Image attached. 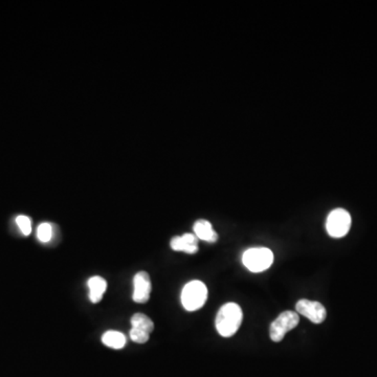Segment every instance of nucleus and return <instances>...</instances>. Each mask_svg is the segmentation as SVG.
<instances>
[{
  "label": "nucleus",
  "mask_w": 377,
  "mask_h": 377,
  "mask_svg": "<svg viewBox=\"0 0 377 377\" xmlns=\"http://www.w3.org/2000/svg\"><path fill=\"white\" fill-rule=\"evenodd\" d=\"M244 320V314L239 305L226 303L220 308L216 316V329L224 338H230L238 332Z\"/></svg>",
  "instance_id": "1"
},
{
  "label": "nucleus",
  "mask_w": 377,
  "mask_h": 377,
  "mask_svg": "<svg viewBox=\"0 0 377 377\" xmlns=\"http://www.w3.org/2000/svg\"><path fill=\"white\" fill-rule=\"evenodd\" d=\"M37 237L40 241L44 242V244L49 242L52 239V237H53L52 224H47V222H43V224H40L38 226Z\"/></svg>",
  "instance_id": "13"
},
{
  "label": "nucleus",
  "mask_w": 377,
  "mask_h": 377,
  "mask_svg": "<svg viewBox=\"0 0 377 377\" xmlns=\"http://www.w3.org/2000/svg\"><path fill=\"white\" fill-rule=\"evenodd\" d=\"M16 224L25 236H29L32 232V222L28 216L19 215L16 218Z\"/></svg>",
  "instance_id": "14"
},
{
  "label": "nucleus",
  "mask_w": 377,
  "mask_h": 377,
  "mask_svg": "<svg viewBox=\"0 0 377 377\" xmlns=\"http://www.w3.org/2000/svg\"><path fill=\"white\" fill-rule=\"evenodd\" d=\"M296 310L298 314H302L314 324H321L324 322L327 316V312L324 306L316 301L302 299L297 303Z\"/></svg>",
  "instance_id": "6"
},
{
  "label": "nucleus",
  "mask_w": 377,
  "mask_h": 377,
  "mask_svg": "<svg viewBox=\"0 0 377 377\" xmlns=\"http://www.w3.org/2000/svg\"><path fill=\"white\" fill-rule=\"evenodd\" d=\"M194 233L198 239L204 240L210 244H215L218 240L217 233L214 230L213 226L208 220H197L194 224Z\"/></svg>",
  "instance_id": "9"
},
{
  "label": "nucleus",
  "mask_w": 377,
  "mask_h": 377,
  "mask_svg": "<svg viewBox=\"0 0 377 377\" xmlns=\"http://www.w3.org/2000/svg\"><path fill=\"white\" fill-rule=\"evenodd\" d=\"M171 248L175 252L193 255L198 252V238L193 234H184L171 240Z\"/></svg>",
  "instance_id": "8"
},
{
  "label": "nucleus",
  "mask_w": 377,
  "mask_h": 377,
  "mask_svg": "<svg viewBox=\"0 0 377 377\" xmlns=\"http://www.w3.org/2000/svg\"><path fill=\"white\" fill-rule=\"evenodd\" d=\"M351 228V216L344 208H336L327 217L326 230L332 238H342Z\"/></svg>",
  "instance_id": "5"
},
{
  "label": "nucleus",
  "mask_w": 377,
  "mask_h": 377,
  "mask_svg": "<svg viewBox=\"0 0 377 377\" xmlns=\"http://www.w3.org/2000/svg\"><path fill=\"white\" fill-rule=\"evenodd\" d=\"M300 322V316L298 312H282L270 325V336L272 342L279 343L284 338L288 332L298 326Z\"/></svg>",
  "instance_id": "4"
},
{
  "label": "nucleus",
  "mask_w": 377,
  "mask_h": 377,
  "mask_svg": "<svg viewBox=\"0 0 377 377\" xmlns=\"http://www.w3.org/2000/svg\"><path fill=\"white\" fill-rule=\"evenodd\" d=\"M133 298L134 302L143 303L148 302L150 299V294H151V279H150L149 274L146 272H140L134 276L133 279Z\"/></svg>",
  "instance_id": "7"
},
{
  "label": "nucleus",
  "mask_w": 377,
  "mask_h": 377,
  "mask_svg": "<svg viewBox=\"0 0 377 377\" xmlns=\"http://www.w3.org/2000/svg\"><path fill=\"white\" fill-rule=\"evenodd\" d=\"M88 288H89L90 302L96 304L103 298V294H105L106 288H107V283H106L105 279L102 277L94 276L88 280Z\"/></svg>",
  "instance_id": "10"
},
{
  "label": "nucleus",
  "mask_w": 377,
  "mask_h": 377,
  "mask_svg": "<svg viewBox=\"0 0 377 377\" xmlns=\"http://www.w3.org/2000/svg\"><path fill=\"white\" fill-rule=\"evenodd\" d=\"M208 299V288L202 281L186 283L182 292V304L188 312H195L204 306Z\"/></svg>",
  "instance_id": "2"
},
{
  "label": "nucleus",
  "mask_w": 377,
  "mask_h": 377,
  "mask_svg": "<svg viewBox=\"0 0 377 377\" xmlns=\"http://www.w3.org/2000/svg\"><path fill=\"white\" fill-rule=\"evenodd\" d=\"M242 262L250 272H264L272 266L274 262V254L270 248H248L242 256Z\"/></svg>",
  "instance_id": "3"
},
{
  "label": "nucleus",
  "mask_w": 377,
  "mask_h": 377,
  "mask_svg": "<svg viewBox=\"0 0 377 377\" xmlns=\"http://www.w3.org/2000/svg\"><path fill=\"white\" fill-rule=\"evenodd\" d=\"M102 342L109 348L122 349L125 347L126 338L122 332L109 330V332H106L102 336Z\"/></svg>",
  "instance_id": "11"
},
{
  "label": "nucleus",
  "mask_w": 377,
  "mask_h": 377,
  "mask_svg": "<svg viewBox=\"0 0 377 377\" xmlns=\"http://www.w3.org/2000/svg\"><path fill=\"white\" fill-rule=\"evenodd\" d=\"M149 334L143 332V330H140V329L131 328V330H130V338L138 344H145L149 340Z\"/></svg>",
  "instance_id": "15"
},
{
  "label": "nucleus",
  "mask_w": 377,
  "mask_h": 377,
  "mask_svg": "<svg viewBox=\"0 0 377 377\" xmlns=\"http://www.w3.org/2000/svg\"><path fill=\"white\" fill-rule=\"evenodd\" d=\"M130 322H131L132 328L140 329V330H143V332H147L149 334L153 332V322L146 314H136L132 316Z\"/></svg>",
  "instance_id": "12"
}]
</instances>
